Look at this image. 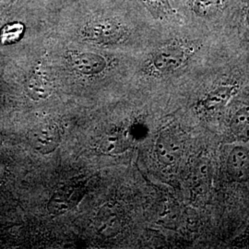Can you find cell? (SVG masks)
<instances>
[{"label": "cell", "instance_id": "5", "mask_svg": "<svg viewBox=\"0 0 249 249\" xmlns=\"http://www.w3.org/2000/svg\"><path fill=\"white\" fill-rule=\"evenodd\" d=\"M143 7L156 21L167 26L184 23V19L174 8L171 0H141Z\"/></svg>", "mask_w": 249, "mask_h": 249}, {"label": "cell", "instance_id": "3", "mask_svg": "<svg viewBox=\"0 0 249 249\" xmlns=\"http://www.w3.org/2000/svg\"><path fill=\"white\" fill-rule=\"evenodd\" d=\"M226 36L237 50L249 53V0L241 1Z\"/></svg>", "mask_w": 249, "mask_h": 249}, {"label": "cell", "instance_id": "15", "mask_svg": "<svg viewBox=\"0 0 249 249\" xmlns=\"http://www.w3.org/2000/svg\"><path fill=\"white\" fill-rule=\"evenodd\" d=\"M3 174H4V169H3V165H2V162L0 160V179L3 178Z\"/></svg>", "mask_w": 249, "mask_h": 249}, {"label": "cell", "instance_id": "1", "mask_svg": "<svg viewBox=\"0 0 249 249\" xmlns=\"http://www.w3.org/2000/svg\"><path fill=\"white\" fill-rule=\"evenodd\" d=\"M184 22L205 32L226 36L242 0H174Z\"/></svg>", "mask_w": 249, "mask_h": 249}, {"label": "cell", "instance_id": "6", "mask_svg": "<svg viewBox=\"0 0 249 249\" xmlns=\"http://www.w3.org/2000/svg\"><path fill=\"white\" fill-rule=\"evenodd\" d=\"M31 142L36 151L47 154L54 151L60 143V134L53 124H41L33 131Z\"/></svg>", "mask_w": 249, "mask_h": 249}, {"label": "cell", "instance_id": "8", "mask_svg": "<svg viewBox=\"0 0 249 249\" xmlns=\"http://www.w3.org/2000/svg\"><path fill=\"white\" fill-rule=\"evenodd\" d=\"M227 170L234 180H249V151L244 148L233 149L227 160Z\"/></svg>", "mask_w": 249, "mask_h": 249}, {"label": "cell", "instance_id": "2", "mask_svg": "<svg viewBox=\"0 0 249 249\" xmlns=\"http://www.w3.org/2000/svg\"><path fill=\"white\" fill-rule=\"evenodd\" d=\"M82 36L91 42L109 44L121 41L131 34V30L122 21L114 18H99L82 29Z\"/></svg>", "mask_w": 249, "mask_h": 249}, {"label": "cell", "instance_id": "13", "mask_svg": "<svg viewBox=\"0 0 249 249\" xmlns=\"http://www.w3.org/2000/svg\"><path fill=\"white\" fill-rule=\"evenodd\" d=\"M23 25L20 23H13L8 24L7 26L2 29V33L0 36L1 43L4 45L12 44L17 42L20 38L21 35L23 34Z\"/></svg>", "mask_w": 249, "mask_h": 249}, {"label": "cell", "instance_id": "7", "mask_svg": "<svg viewBox=\"0 0 249 249\" xmlns=\"http://www.w3.org/2000/svg\"><path fill=\"white\" fill-rule=\"evenodd\" d=\"M70 59L72 68L84 75L99 74L107 68L106 59L96 53H73Z\"/></svg>", "mask_w": 249, "mask_h": 249}, {"label": "cell", "instance_id": "11", "mask_svg": "<svg viewBox=\"0 0 249 249\" xmlns=\"http://www.w3.org/2000/svg\"><path fill=\"white\" fill-rule=\"evenodd\" d=\"M157 152L164 163H173L178 157L179 147L177 141L169 136L161 137L157 143Z\"/></svg>", "mask_w": 249, "mask_h": 249}, {"label": "cell", "instance_id": "14", "mask_svg": "<svg viewBox=\"0 0 249 249\" xmlns=\"http://www.w3.org/2000/svg\"><path fill=\"white\" fill-rule=\"evenodd\" d=\"M239 113L233 119V129L242 137L249 138V109Z\"/></svg>", "mask_w": 249, "mask_h": 249}, {"label": "cell", "instance_id": "12", "mask_svg": "<svg viewBox=\"0 0 249 249\" xmlns=\"http://www.w3.org/2000/svg\"><path fill=\"white\" fill-rule=\"evenodd\" d=\"M100 148L107 154H116L124 148V137L116 132L108 134L102 140Z\"/></svg>", "mask_w": 249, "mask_h": 249}, {"label": "cell", "instance_id": "4", "mask_svg": "<svg viewBox=\"0 0 249 249\" xmlns=\"http://www.w3.org/2000/svg\"><path fill=\"white\" fill-rule=\"evenodd\" d=\"M83 196V191L78 186L68 185L59 188L47 205L48 212L53 215H61L73 209Z\"/></svg>", "mask_w": 249, "mask_h": 249}, {"label": "cell", "instance_id": "10", "mask_svg": "<svg viewBox=\"0 0 249 249\" xmlns=\"http://www.w3.org/2000/svg\"><path fill=\"white\" fill-rule=\"evenodd\" d=\"M120 226V217L116 213V209L107 208L99 213L97 229L101 233L107 236L115 235L119 231Z\"/></svg>", "mask_w": 249, "mask_h": 249}, {"label": "cell", "instance_id": "9", "mask_svg": "<svg viewBox=\"0 0 249 249\" xmlns=\"http://www.w3.org/2000/svg\"><path fill=\"white\" fill-rule=\"evenodd\" d=\"M26 90L31 98L42 100L50 95L51 84L42 72L36 71L27 81Z\"/></svg>", "mask_w": 249, "mask_h": 249}]
</instances>
